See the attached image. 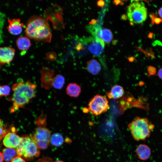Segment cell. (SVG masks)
Returning <instances> with one entry per match:
<instances>
[{
	"label": "cell",
	"instance_id": "13",
	"mask_svg": "<svg viewBox=\"0 0 162 162\" xmlns=\"http://www.w3.org/2000/svg\"><path fill=\"white\" fill-rule=\"evenodd\" d=\"M124 91L123 88L119 85L113 86L110 92L106 93L107 97L110 99H117L122 97Z\"/></svg>",
	"mask_w": 162,
	"mask_h": 162
},
{
	"label": "cell",
	"instance_id": "28",
	"mask_svg": "<svg viewBox=\"0 0 162 162\" xmlns=\"http://www.w3.org/2000/svg\"><path fill=\"white\" fill-rule=\"evenodd\" d=\"M97 22V20L95 19H92V20L89 22V24H91L92 25H94Z\"/></svg>",
	"mask_w": 162,
	"mask_h": 162
},
{
	"label": "cell",
	"instance_id": "16",
	"mask_svg": "<svg viewBox=\"0 0 162 162\" xmlns=\"http://www.w3.org/2000/svg\"><path fill=\"white\" fill-rule=\"evenodd\" d=\"M16 43L18 49L22 51L27 50L31 45L30 39L26 37H19L16 41Z\"/></svg>",
	"mask_w": 162,
	"mask_h": 162
},
{
	"label": "cell",
	"instance_id": "21",
	"mask_svg": "<svg viewBox=\"0 0 162 162\" xmlns=\"http://www.w3.org/2000/svg\"><path fill=\"white\" fill-rule=\"evenodd\" d=\"M10 91V88L9 86L7 85L0 86V97L8 95Z\"/></svg>",
	"mask_w": 162,
	"mask_h": 162
},
{
	"label": "cell",
	"instance_id": "15",
	"mask_svg": "<svg viewBox=\"0 0 162 162\" xmlns=\"http://www.w3.org/2000/svg\"><path fill=\"white\" fill-rule=\"evenodd\" d=\"M87 69L91 74L96 75L101 70V66L99 62L95 59H92L87 63Z\"/></svg>",
	"mask_w": 162,
	"mask_h": 162
},
{
	"label": "cell",
	"instance_id": "5",
	"mask_svg": "<svg viewBox=\"0 0 162 162\" xmlns=\"http://www.w3.org/2000/svg\"><path fill=\"white\" fill-rule=\"evenodd\" d=\"M147 16L146 8L142 2L136 1L128 7L127 18L133 23H141L144 22Z\"/></svg>",
	"mask_w": 162,
	"mask_h": 162
},
{
	"label": "cell",
	"instance_id": "27",
	"mask_svg": "<svg viewBox=\"0 0 162 162\" xmlns=\"http://www.w3.org/2000/svg\"><path fill=\"white\" fill-rule=\"evenodd\" d=\"M158 13L159 16L162 18V7L158 10Z\"/></svg>",
	"mask_w": 162,
	"mask_h": 162
},
{
	"label": "cell",
	"instance_id": "4",
	"mask_svg": "<svg viewBox=\"0 0 162 162\" xmlns=\"http://www.w3.org/2000/svg\"><path fill=\"white\" fill-rule=\"evenodd\" d=\"M16 148L18 156L30 160L37 157L40 154V149L31 136H25Z\"/></svg>",
	"mask_w": 162,
	"mask_h": 162
},
{
	"label": "cell",
	"instance_id": "33",
	"mask_svg": "<svg viewBox=\"0 0 162 162\" xmlns=\"http://www.w3.org/2000/svg\"><path fill=\"white\" fill-rule=\"evenodd\" d=\"M54 162H64L61 160H58L56 161H54Z\"/></svg>",
	"mask_w": 162,
	"mask_h": 162
},
{
	"label": "cell",
	"instance_id": "29",
	"mask_svg": "<svg viewBox=\"0 0 162 162\" xmlns=\"http://www.w3.org/2000/svg\"><path fill=\"white\" fill-rule=\"evenodd\" d=\"M162 20L159 18H155L154 20V22L156 24H158Z\"/></svg>",
	"mask_w": 162,
	"mask_h": 162
},
{
	"label": "cell",
	"instance_id": "24",
	"mask_svg": "<svg viewBox=\"0 0 162 162\" xmlns=\"http://www.w3.org/2000/svg\"><path fill=\"white\" fill-rule=\"evenodd\" d=\"M5 126L2 120L0 119V135L2 134L4 131Z\"/></svg>",
	"mask_w": 162,
	"mask_h": 162
},
{
	"label": "cell",
	"instance_id": "2",
	"mask_svg": "<svg viewBox=\"0 0 162 162\" xmlns=\"http://www.w3.org/2000/svg\"><path fill=\"white\" fill-rule=\"evenodd\" d=\"M36 88L35 84L28 81L22 80L13 84L12 87L13 93L11 112H13L20 108L23 107L35 98Z\"/></svg>",
	"mask_w": 162,
	"mask_h": 162
},
{
	"label": "cell",
	"instance_id": "10",
	"mask_svg": "<svg viewBox=\"0 0 162 162\" xmlns=\"http://www.w3.org/2000/svg\"><path fill=\"white\" fill-rule=\"evenodd\" d=\"M8 22L9 24L7 28L10 33L14 35H18L22 32L24 24L21 22L20 19H9Z\"/></svg>",
	"mask_w": 162,
	"mask_h": 162
},
{
	"label": "cell",
	"instance_id": "6",
	"mask_svg": "<svg viewBox=\"0 0 162 162\" xmlns=\"http://www.w3.org/2000/svg\"><path fill=\"white\" fill-rule=\"evenodd\" d=\"M110 107L107 98L104 96L97 94L89 101L88 110L92 114L96 116L106 112Z\"/></svg>",
	"mask_w": 162,
	"mask_h": 162
},
{
	"label": "cell",
	"instance_id": "11",
	"mask_svg": "<svg viewBox=\"0 0 162 162\" xmlns=\"http://www.w3.org/2000/svg\"><path fill=\"white\" fill-rule=\"evenodd\" d=\"M104 41L100 38L95 39L89 45L88 48L93 54L98 56L103 52L104 48Z\"/></svg>",
	"mask_w": 162,
	"mask_h": 162
},
{
	"label": "cell",
	"instance_id": "8",
	"mask_svg": "<svg viewBox=\"0 0 162 162\" xmlns=\"http://www.w3.org/2000/svg\"><path fill=\"white\" fill-rule=\"evenodd\" d=\"M22 139L13 132H9L4 136L2 142L6 148H15L19 145Z\"/></svg>",
	"mask_w": 162,
	"mask_h": 162
},
{
	"label": "cell",
	"instance_id": "22",
	"mask_svg": "<svg viewBox=\"0 0 162 162\" xmlns=\"http://www.w3.org/2000/svg\"><path fill=\"white\" fill-rule=\"evenodd\" d=\"M148 71L149 75H152L155 74L156 70L155 68L150 66L148 68Z\"/></svg>",
	"mask_w": 162,
	"mask_h": 162
},
{
	"label": "cell",
	"instance_id": "17",
	"mask_svg": "<svg viewBox=\"0 0 162 162\" xmlns=\"http://www.w3.org/2000/svg\"><path fill=\"white\" fill-rule=\"evenodd\" d=\"M2 153L4 160L7 162L11 161L17 155L16 149L8 148H4L2 150Z\"/></svg>",
	"mask_w": 162,
	"mask_h": 162
},
{
	"label": "cell",
	"instance_id": "30",
	"mask_svg": "<svg viewBox=\"0 0 162 162\" xmlns=\"http://www.w3.org/2000/svg\"><path fill=\"white\" fill-rule=\"evenodd\" d=\"M113 2L116 5H117L120 3H121L122 1L120 0H114Z\"/></svg>",
	"mask_w": 162,
	"mask_h": 162
},
{
	"label": "cell",
	"instance_id": "12",
	"mask_svg": "<svg viewBox=\"0 0 162 162\" xmlns=\"http://www.w3.org/2000/svg\"><path fill=\"white\" fill-rule=\"evenodd\" d=\"M136 152L138 158L141 160H146L150 157L151 151L150 148L147 145L142 144L136 147Z\"/></svg>",
	"mask_w": 162,
	"mask_h": 162
},
{
	"label": "cell",
	"instance_id": "32",
	"mask_svg": "<svg viewBox=\"0 0 162 162\" xmlns=\"http://www.w3.org/2000/svg\"><path fill=\"white\" fill-rule=\"evenodd\" d=\"M121 17L122 19L124 20L127 18V16L126 15L124 14L122 15Z\"/></svg>",
	"mask_w": 162,
	"mask_h": 162
},
{
	"label": "cell",
	"instance_id": "23",
	"mask_svg": "<svg viewBox=\"0 0 162 162\" xmlns=\"http://www.w3.org/2000/svg\"><path fill=\"white\" fill-rule=\"evenodd\" d=\"M11 162H26L24 159L22 157L17 156L14 158L11 161Z\"/></svg>",
	"mask_w": 162,
	"mask_h": 162
},
{
	"label": "cell",
	"instance_id": "18",
	"mask_svg": "<svg viewBox=\"0 0 162 162\" xmlns=\"http://www.w3.org/2000/svg\"><path fill=\"white\" fill-rule=\"evenodd\" d=\"M99 37L104 42H110L113 38V35L111 30L107 28L100 30L98 32Z\"/></svg>",
	"mask_w": 162,
	"mask_h": 162
},
{
	"label": "cell",
	"instance_id": "1",
	"mask_svg": "<svg viewBox=\"0 0 162 162\" xmlns=\"http://www.w3.org/2000/svg\"><path fill=\"white\" fill-rule=\"evenodd\" d=\"M26 37L37 41L50 42L52 38L51 28L47 19L33 16L28 21L25 30Z\"/></svg>",
	"mask_w": 162,
	"mask_h": 162
},
{
	"label": "cell",
	"instance_id": "31",
	"mask_svg": "<svg viewBox=\"0 0 162 162\" xmlns=\"http://www.w3.org/2000/svg\"><path fill=\"white\" fill-rule=\"evenodd\" d=\"M3 160L4 159L2 153L0 152V162H3Z\"/></svg>",
	"mask_w": 162,
	"mask_h": 162
},
{
	"label": "cell",
	"instance_id": "19",
	"mask_svg": "<svg viewBox=\"0 0 162 162\" xmlns=\"http://www.w3.org/2000/svg\"><path fill=\"white\" fill-rule=\"evenodd\" d=\"M65 82V78L61 75L58 74L53 78L52 86L55 88L60 89L62 88Z\"/></svg>",
	"mask_w": 162,
	"mask_h": 162
},
{
	"label": "cell",
	"instance_id": "7",
	"mask_svg": "<svg viewBox=\"0 0 162 162\" xmlns=\"http://www.w3.org/2000/svg\"><path fill=\"white\" fill-rule=\"evenodd\" d=\"M51 136L50 132L47 128L39 126L35 128L31 137L40 149H44L50 144Z\"/></svg>",
	"mask_w": 162,
	"mask_h": 162
},
{
	"label": "cell",
	"instance_id": "14",
	"mask_svg": "<svg viewBox=\"0 0 162 162\" xmlns=\"http://www.w3.org/2000/svg\"><path fill=\"white\" fill-rule=\"evenodd\" d=\"M66 94L70 97L76 98L81 92L80 86L76 83H71L67 86L66 90Z\"/></svg>",
	"mask_w": 162,
	"mask_h": 162
},
{
	"label": "cell",
	"instance_id": "25",
	"mask_svg": "<svg viewBox=\"0 0 162 162\" xmlns=\"http://www.w3.org/2000/svg\"><path fill=\"white\" fill-rule=\"evenodd\" d=\"M105 2L104 1L100 0L98 1L97 2V6L100 8H103L105 5Z\"/></svg>",
	"mask_w": 162,
	"mask_h": 162
},
{
	"label": "cell",
	"instance_id": "26",
	"mask_svg": "<svg viewBox=\"0 0 162 162\" xmlns=\"http://www.w3.org/2000/svg\"><path fill=\"white\" fill-rule=\"evenodd\" d=\"M158 77L162 79V68H160L158 71Z\"/></svg>",
	"mask_w": 162,
	"mask_h": 162
},
{
	"label": "cell",
	"instance_id": "20",
	"mask_svg": "<svg viewBox=\"0 0 162 162\" xmlns=\"http://www.w3.org/2000/svg\"><path fill=\"white\" fill-rule=\"evenodd\" d=\"M63 138L60 134L56 133L51 136L50 142L54 146H60L63 144Z\"/></svg>",
	"mask_w": 162,
	"mask_h": 162
},
{
	"label": "cell",
	"instance_id": "9",
	"mask_svg": "<svg viewBox=\"0 0 162 162\" xmlns=\"http://www.w3.org/2000/svg\"><path fill=\"white\" fill-rule=\"evenodd\" d=\"M15 50L9 47H0V65L10 63L13 60Z\"/></svg>",
	"mask_w": 162,
	"mask_h": 162
},
{
	"label": "cell",
	"instance_id": "3",
	"mask_svg": "<svg viewBox=\"0 0 162 162\" xmlns=\"http://www.w3.org/2000/svg\"><path fill=\"white\" fill-rule=\"evenodd\" d=\"M133 138L136 140H144L148 138L154 125L146 118L136 117L128 125Z\"/></svg>",
	"mask_w": 162,
	"mask_h": 162
}]
</instances>
